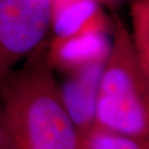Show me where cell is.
<instances>
[{"mask_svg":"<svg viewBox=\"0 0 149 149\" xmlns=\"http://www.w3.org/2000/svg\"><path fill=\"white\" fill-rule=\"evenodd\" d=\"M104 62L94 63L65 74L59 84L65 109L80 136L88 132L95 122L98 88Z\"/></svg>","mask_w":149,"mask_h":149,"instance_id":"obj_4","label":"cell"},{"mask_svg":"<svg viewBox=\"0 0 149 149\" xmlns=\"http://www.w3.org/2000/svg\"><path fill=\"white\" fill-rule=\"evenodd\" d=\"M100 127L149 141V82L133 46L129 26L113 13L111 47L98 88Z\"/></svg>","mask_w":149,"mask_h":149,"instance_id":"obj_2","label":"cell"},{"mask_svg":"<svg viewBox=\"0 0 149 149\" xmlns=\"http://www.w3.org/2000/svg\"><path fill=\"white\" fill-rule=\"evenodd\" d=\"M110 47L111 32L88 31L66 38H51L47 40V57L54 70L66 74L105 62Z\"/></svg>","mask_w":149,"mask_h":149,"instance_id":"obj_5","label":"cell"},{"mask_svg":"<svg viewBox=\"0 0 149 149\" xmlns=\"http://www.w3.org/2000/svg\"><path fill=\"white\" fill-rule=\"evenodd\" d=\"M112 30V17L97 0H51L52 38H66L88 31Z\"/></svg>","mask_w":149,"mask_h":149,"instance_id":"obj_6","label":"cell"},{"mask_svg":"<svg viewBox=\"0 0 149 149\" xmlns=\"http://www.w3.org/2000/svg\"><path fill=\"white\" fill-rule=\"evenodd\" d=\"M78 149H149V141L94 124L80 136Z\"/></svg>","mask_w":149,"mask_h":149,"instance_id":"obj_8","label":"cell"},{"mask_svg":"<svg viewBox=\"0 0 149 149\" xmlns=\"http://www.w3.org/2000/svg\"><path fill=\"white\" fill-rule=\"evenodd\" d=\"M130 22L133 46L149 82V0H131Z\"/></svg>","mask_w":149,"mask_h":149,"instance_id":"obj_7","label":"cell"},{"mask_svg":"<svg viewBox=\"0 0 149 149\" xmlns=\"http://www.w3.org/2000/svg\"><path fill=\"white\" fill-rule=\"evenodd\" d=\"M9 149H78L80 134L63 104L47 40L0 80Z\"/></svg>","mask_w":149,"mask_h":149,"instance_id":"obj_1","label":"cell"},{"mask_svg":"<svg viewBox=\"0 0 149 149\" xmlns=\"http://www.w3.org/2000/svg\"><path fill=\"white\" fill-rule=\"evenodd\" d=\"M103 7H108L110 9L116 8V6L120 5L121 3L125 2L126 0H97Z\"/></svg>","mask_w":149,"mask_h":149,"instance_id":"obj_10","label":"cell"},{"mask_svg":"<svg viewBox=\"0 0 149 149\" xmlns=\"http://www.w3.org/2000/svg\"><path fill=\"white\" fill-rule=\"evenodd\" d=\"M51 0H0V80L46 42Z\"/></svg>","mask_w":149,"mask_h":149,"instance_id":"obj_3","label":"cell"},{"mask_svg":"<svg viewBox=\"0 0 149 149\" xmlns=\"http://www.w3.org/2000/svg\"><path fill=\"white\" fill-rule=\"evenodd\" d=\"M0 149H9V141L7 137V132L3 122L1 113H0Z\"/></svg>","mask_w":149,"mask_h":149,"instance_id":"obj_9","label":"cell"}]
</instances>
